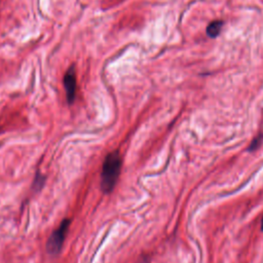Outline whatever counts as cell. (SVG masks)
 I'll return each instance as SVG.
<instances>
[{"instance_id": "obj_1", "label": "cell", "mask_w": 263, "mask_h": 263, "mask_svg": "<svg viewBox=\"0 0 263 263\" xmlns=\"http://www.w3.org/2000/svg\"><path fill=\"white\" fill-rule=\"evenodd\" d=\"M121 165L122 161L119 151L111 152L106 157L101 174V187L105 193L111 192L115 187L121 175Z\"/></svg>"}, {"instance_id": "obj_2", "label": "cell", "mask_w": 263, "mask_h": 263, "mask_svg": "<svg viewBox=\"0 0 263 263\" xmlns=\"http://www.w3.org/2000/svg\"><path fill=\"white\" fill-rule=\"evenodd\" d=\"M69 226H70V220L65 219L60 224V226L52 233V236L50 239H48L47 245H46L47 252L50 253V254L56 255V254H59V253L61 252L63 243L67 236V232L68 230H69Z\"/></svg>"}, {"instance_id": "obj_3", "label": "cell", "mask_w": 263, "mask_h": 263, "mask_svg": "<svg viewBox=\"0 0 263 263\" xmlns=\"http://www.w3.org/2000/svg\"><path fill=\"white\" fill-rule=\"evenodd\" d=\"M64 86L66 90L67 100L69 103H72L76 97V89H77L76 73L74 67H71L70 69L66 72L64 76Z\"/></svg>"}, {"instance_id": "obj_4", "label": "cell", "mask_w": 263, "mask_h": 263, "mask_svg": "<svg viewBox=\"0 0 263 263\" xmlns=\"http://www.w3.org/2000/svg\"><path fill=\"white\" fill-rule=\"evenodd\" d=\"M222 27H223V22L222 21H220V20L214 21L208 26L207 34L212 38L217 37L220 34L221 30H222Z\"/></svg>"}, {"instance_id": "obj_5", "label": "cell", "mask_w": 263, "mask_h": 263, "mask_svg": "<svg viewBox=\"0 0 263 263\" xmlns=\"http://www.w3.org/2000/svg\"><path fill=\"white\" fill-rule=\"evenodd\" d=\"M261 229L263 230V218H262V222H261Z\"/></svg>"}]
</instances>
